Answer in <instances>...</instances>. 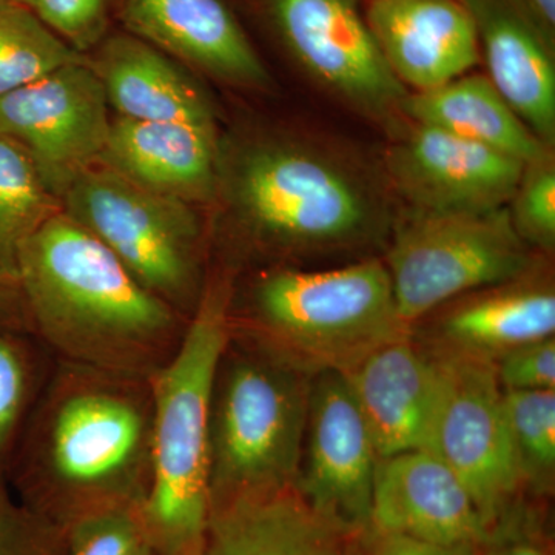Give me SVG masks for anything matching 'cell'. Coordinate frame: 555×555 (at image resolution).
Here are the masks:
<instances>
[{
    "label": "cell",
    "instance_id": "cell-1",
    "mask_svg": "<svg viewBox=\"0 0 555 555\" xmlns=\"http://www.w3.org/2000/svg\"><path fill=\"white\" fill-rule=\"evenodd\" d=\"M152 378L54 360L9 470L22 505L65 532L141 511L152 481Z\"/></svg>",
    "mask_w": 555,
    "mask_h": 555
},
{
    "label": "cell",
    "instance_id": "cell-2",
    "mask_svg": "<svg viewBox=\"0 0 555 555\" xmlns=\"http://www.w3.org/2000/svg\"><path fill=\"white\" fill-rule=\"evenodd\" d=\"M16 280L30 334L56 361L153 378L188 332L190 318L62 210L22 244Z\"/></svg>",
    "mask_w": 555,
    "mask_h": 555
},
{
    "label": "cell",
    "instance_id": "cell-3",
    "mask_svg": "<svg viewBox=\"0 0 555 555\" xmlns=\"http://www.w3.org/2000/svg\"><path fill=\"white\" fill-rule=\"evenodd\" d=\"M219 192L240 257L257 255L272 266L364 246L382 228L372 185L349 164L298 139H257L228 153L221 147Z\"/></svg>",
    "mask_w": 555,
    "mask_h": 555
},
{
    "label": "cell",
    "instance_id": "cell-4",
    "mask_svg": "<svg viewBox=\"0 0 555 555\" xmlns=\"http://www.w3.org/2000/svg\"><path fill=\"white\" fill-rule=\"evenodd\" d=\"M230 337L243 339L305 374L350 371L378 347L411 337L385 261L306 272L261 270L233 288Z\"/></svg>",
    "mask_w": 555,
    "mask_h": 555
},
{
    "label": "cell",
    "instance_id": "cell-5",
    "mask_svg": "<svg viewBox=\"0 0 555 555\" xmlns=\"http://www.w3.org/2000/svg\"><path fill=\"white\" fill-rule=\"evenodd\" d=\"M236 275L224 262L210 264L178 352L152 378V481L141 524L153 555H196L210 524L208 406Z\"/></svg>",
    "mask_w": 555,
    "mask_h": 555
},
{
    "label": "cell",
    "instance_id": "cell-6",
    "mask_svg": "<svg viewBox=\"0 0 555 555\" xmlns=\"http://www.w3.org/2000/svg\"><path fill=\"white\" fill-rule=\"evenodd\" d=\"M309 377L243 339L229 338L208 406L211 514L295 488L308 426Z\"/></svg>",
    "mask_w": 555,
    "mask_h": 555
},
{
    "label": "cell",
    "instance_id": "cell-7",
    "mask_svg": "<svg viewBox=\"0 0 555 555\" xmlns=\"http://www.w3.org/2000/svg\"><path fill=\"white\" fill-rule=\"evenodd\" d=\"M61 204L141 286L192 318L211 264L195 206L141 188L104 166L76 179Z\"/></svg>",
    "mask_w": 555,
    "mask_h": 555
},
{
    "label": "cell",
    "instance_id": "cell-8",
    "mask_svg": "<svg viewBox=\"0 0 555 555\" xmlns=\"http://www.w3.org/2000/svg\"><path fill=\"white\" fill-rule=\"evenodd\" d=\"M385 264L398 313L411 328L452 299L537 268L506 207L455 215L409 210Z\"/></svg>",
    "mask_w": 555,
    "mask_h": 555
},
{
    "label": "cell",
    "instance_id": "cell-9",
    "mask_svg": "<svg viewBox=\"0 0 555 555\" xmlns=\"http://www.w3.org/2000/svg\"><path fill=\"white\" fill-rule=\"evenodd\" d=\"M434 356L440 364V390L423 451L436 455L462 480L489 528L524 483L503 387L491 361Z\"/></svg>",
    "mask_w": 555,
    "mask_h": 555
},
{
    "label": "cell",
    "instance_id": "cell-10",
    "mask_svg": "<svg viewBox=\"0 0 555 555\" xmlns=\"http://www.w3.org/2000/svg\"><path fill=\"white\" fill-rule=\"evenodd\" d=\"M109 126L104 87L89 57L0 98V134L27 153L60 201L76 179L100 166Z\"/></svg>",
    "mask_w": 555,
    "mask_h": 555
},
{
    "label": "cell",
    "instance_id": "cell-11",
    "mask_svg": "<svg viewBox=\"0 0 555 555\" xmlns=\"http://www.w3.org/2000/svg\"><path fill=\"white\" fill-rule=\"evenodd\" d=\"M292 56L320 86L374 119L401 113L409 91L387 67L356 0H269Z\"/></svg>",
    "mask_w": 555,
    "mask_h": 555
},
{
    "label": "cell",
    "instance_id": "cell-12",
    "mask_svg": "<svg viewBox=\"0 0 555 555\" xmlns=\"http://www.w3.org/2000/svg\"><path fill=\"white\" fill-rule=\"evenodd\" d=\"M378 460L345 374L318 372L310 382L298 494L318 516L352 534L371 524Z\"/></svg>",
    "mask_w": 555,
    "mask_h": 555
},
{
    "label": "cell",
    "instance_id": "cell-13",
    "mask_svg": "<svg viewBox=\"0 0 555 555\" xmlns=\"http://www.w3.org/2000/svg\"><path fill=\"white\" fill-rule=\"evenodd\" d=\"M387 175L411 211L485 214L506 207L524 163L436 127L412 122L387 152Z\"/></svg>",
    "mask_w": 555,
    "mask_h": 555
},
{
    "label": "cell",
    "instance_id": "cell-14",
    "mask_svg": "<svg viewBox=\"0 0 555 555\" xmlns=\"http://www.w3.org/2000/svg\"><path fill=\"white\" fill-rule=\"evenodd\" d=\"M371 524L378 532L443 545L478 546L489 535L462 480L423 449L378 460Z\"/></svg>",
    "mask_w": 555,
    "mask_h": 555
},
{
    "label": "cell",
    "instance_id": "cell-15",
    "mask_svg": "<svg viewBox=\"0 0 555 555\" xmlns=\"http://www.w3.org/2000/svg\"><path fill=\"white\" fill-rule=\"evenodd\" d=\"M364 17L406 90L436 89L480 61L476 25L460 0H371Z\"/></svg>",
    "mask_w": 555,
    "mask_h": 555
},
{
    "label": "cell",
    "instance_id": "cell-16",
    "mask_svg": "<svg viewBox=\"0 0 555 555\" xmlns=\"http://www.w3.org/2000/svg\"><path fill=\"white\" fill-rule=\"evenodd\" d=\"M217 122L112 120L100 166L134 184L188 203H210L218 195Z\"/></svg>",
    "mask_w": 555,
    "mask_h": 555
},
{
    "label": "cell",
    "instance_id": "cell-17",
    "mask_svg": "<svg viewBox=\"0 0 555 555\" xmlns=\"http://www.w3.org/2000/svg\"><path fill=\"white\" fill-rule=\"evenodd\" d=\"M131 35L230 86L264 89L269 75L221 0H124Z\"/></svg>",
    "mask_w": 555,
    "mask_h": 555
},
{
    "label": "cell",
    "instance_id": "cell-18",
    "mask_svg": "<svg viewBox=\"0 0 555 555\" xmlns=\"http://www.w3.org/2000/svg\"><path fill=\"white\" fill-rule=\"evenodd\" d=\"M345 377L379 459L425 449L440 390V364L434 353L414 345V335L378 347Z\"/></svg>",
    "mask_w": 555,
    "mask_h": 555
},
{
    "label": "cell",
    "instance_id": "cell-19",
    "mask_svg": "<svg viewBox=\"0 0 555 555\" xmlns=\"http://www.w3.org/2000/svg\"><path fill=\"white\" fill-rule=\"evenodd\" d=\"M476 25L488 78L543 144L555 142L554 40L521 0H460Z\"/></svg>",
    "mask_w": 555,
    "mask_h": 555
},
{
    "label": "cell",
    "instance_id": "cell-20",
    "mask_svg": "<svg viewBox=\"0 0 555 555\" xmlns=\"http://www.w3.org/2000/svg\"><path fill=\"white\" fill-rule=\"evenodd\" d=\"M427 317H434L430 337L440 345L436 353L495 363L517 347L554 337V284L534 268L452 299Z\"/></svg>",
    "mask_w": 555,
    "mask_h": 555
},
{
    "label": "cell",
    "instance_id": "cell-21",
    "mask_svg": "<svg viewBox=\"0 0 555 555\" xmlns=\"http://www.w3.org/2000/svg\"><path fill=\"white\" fill-rule=\"evenodd\" d=\"M89 65L120 118L160 122H217L206 90L166 53L133 35L100 43Z\"/></svg>",
    "mask_w": 555,
    "mask_h": 555
},
{
    "label": "cell",
    "instance_id": "cell-22",
    "mask_svg": "<svg viewBox=\"0 0 555 555\" xmlns=\"http://www.w3.org/2000/svg\"><path fill=\"white\" fill-rule=\"evenodd\" d=\"M347 535L292 488L211 514L196 555H350Z\"/></svg>",
    "mask_w": 555,
    "mask_h": 555
},
{
    "label": "cell",
    "instance_id": "cell-23",
    "mask_svg": "<svg viewBox=\"0 0 555 555\" xmlns=\"http://www.w3.org/2000/svg\"><path fill=\"white\" fill-rule=\"evenodd\" d=\"M401 115L524 164L554 150L529 130L486 75L466 73L436 89L409 93Z\"/></svg>",
    "mask_w": 555,
    "mask_h": 555
},
{
    "label": "cell",
    "instance_id": "cell-24",
    "mask_svg": "<svg viewBox=\"0 0 555 555\" xmlns=\"http://www.w3.org/2000/svg\"><path fill=\"white\" fill-rule=\"evenodd\" d=\"M61 210L27 153L0 134V275L16 280L22 244Z\"/></svg>",
    "mask_w": 555,
    "mask_h": 555
},
{
    "label": "cell",
    "instance_id": "cell-25",
    "mask_svg": "<svg viewBox=\"0 0 555 555\" xmlns=\"http://www.w3.org/2000/svg\"><path fill=\"white\" fill-rule=\"evenodd\" d=\"M54 366V358L30 332L0 324V478L9 481L11 459L25 423Z\"/></svg>",
    "mask_w": 555,
    "mask_h": 555
},
{
    "label": "cell",
    "instance_id": "cell-26",
    "mask_svg": "<svg viewBox=\"0 0 555 555\" xmlns=\"http://www.w3.org/2000/svg\"><path fill=\"white\" fill-rule=\"evenodd\" d=\"M87 57L24 7L0 10V98Z\"/></svg>",
    "mask_w": 555,
    "mask_h": 555
},
{
    "label": "cell",
    "instance_id": "cell-27",
    "mask_svg": "<svg viewBox=\"0 0 555 555\" xmlns=\"http://www.w3.org/2000/svg\"><path fill=\"white\" fill-rule=\"evenodd\" d=\"M521 480L550 488L555 473V390L503 389Z\"/></svg>",
    "mask_w": 555,
    "mask_h": 555
},
{
    "label": "cell",
    "instance_id": "cell-28",
    "mask_svg": "<svg viewBox=\"0 0 555 555\" xmlns=\"http://www.w3.org/2000/svg\"><path fill=\"white\" fill-rule=\"evenodd\" d=\"M513 228L529 247H555V159L553 150L526 163L506 206Z\"/></svg>",
    "mask_w": 555,
    "mask_h": 555
},
{
    "label": "cell",
    "instance_id": "cell-29",
    "mask_svg": "<svg viewBox=\"0 0 555 555\" xmlns=\"http://www.w3.org/2000/svg\"><path fill=\"white\" fill-rule=\"evenodd\" d=\"M0 555H65V531L22 505L0 478Z\"/></svg>",
    "mask_w": 555,
    "mask_h": 555
},
{
    "label": "cell",
    "instance_id": "cell-30",
    "mask_svg": "<svg viewBox=\"0 0 555 555\" xmlns=\"http://www.w3.org/2000/svg\"><path fill=\"white\" fill-rule=\"evenodd\" d=\"M31 11L79 53L100 46L107 28V0H11Z\"/></svg>",
    "mask_w": 555,
    "mask_h": 555
},
{
    "label": "cell",
    "instance_id": "cell-31",
    "mask_svg": "<svg viewBox=\"0 0 555 555\" xmlns=\"http://www.w3.org/2000/svg\"><path fill=\"white\" fill-rule=\"evenodd\" d=\"M145 546L141 511H113L65 532V555H134Z\"/></svg>",
    "mask_w": 555,
    "mask_h": 555
},
{
    "label": "cell",
    "instance_id": "cell-32",
    "mask_svg": "<svg viewBox=\"0 0 555 555\" xmlns=\"http://www.w3.org/2000/svg\"><path fill=\"white\" fill-rule=\"evenodd\" d=\"M503 389L555 390V339L529 343L494 363Z\"/></svg>",
    "mask_w": 555,
    "mask_h": 555
},
{
    "label": "cell",
    "instance_id": "cell-33",
    "mask_svg": "<svg viewBox=\"0 0 555 555\" xmlns=\"http://www.w3.org/2000/svg\"><path fill=\"white\" fill-rule=\"evenodd\" d=\"M367 555H477V546L443 545L414 537L377 531Z\"/></svg>",
    "mask_w": 555,
    "mask_h": 555
},
{
    "label": "cell",
    "instance_id": "cell-34",
    "mask_svg": "<svg viewBox=\"0 0 555 555\" xmlns=\"http://www.w3.org/2000/svg\"><path fill=\"white\" fill-rule=\"evenodd\" d=\"M0 324L30 332L17 281L3 275H0Z\"/></svg>",
    "mask_w": 555,
    "mask_h": 555
},
{
    "label": "cell",
    "instance_id": "cell-35",
    "mask_svg": "<svg viewBox=\"0 0 555 555\" xmlns=\"http://www.w3.org/2000/svg\"><path fill=\"white\" fill-rule=\"evenodd\" d=\"M547 38L555 40V0H521Z\"/></svg>",
    "mask_w": 555,
    "mask_h": 555
},
{
    "label": "cell",
    "instance_id": "cell-36",
    "mask_svg": "<svg viewBox=\"0 0 555 555\" xmlns=\"http://www.w3.org/2000/svg\"><path fill=\"white\" fill-rule=\"evenodd\" d=\"M495 555H547L545 550L531 542L511 543Z\"/></svg>",
    "mask_w": 555,
    "mask_h": 555
},
{
    "label": "cell",
    "instance_id": "cell-37",
    "mask_svg": "<svg viewBox=\"0 0 555 555\" xmlns=\"http://www.w3.org/2000/svg\"><path fill=\"white\" fill-rule=\"evenodd\" d=\"M134 555H153L152 551L149 550V546H142L141 550L138 551Z\"/></svg>",
    "mask_w": 555,
    "mask_h": 555
},
{
    "label": "cell",
    "instance_id": "cell-38",
    "mask_svg": "<svg viewBox=\"0 0 555 555\" xmlns=\"http://www.w3.org/2000/svg\"><path fill=\"white\" fill-rule=\"evenodd\" d=\"M11 3H13L11 0H0V10L5 9V7L11 5Z\"/></svg>",
    "mask_w": 555,
    "mask_h": 555
}]
</instances>
